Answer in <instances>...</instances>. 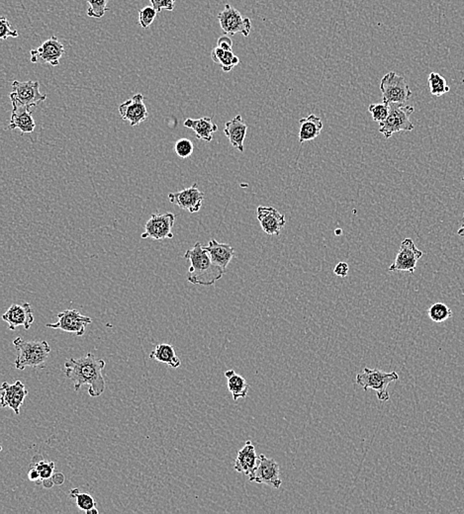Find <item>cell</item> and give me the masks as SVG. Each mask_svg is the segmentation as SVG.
<instances>
[{
  "instance_id": "6da1fadb",
  "label": "cell",
  "mask_w": 464,
  "mask_h": 514,
  "mask_svg": "<svg viewBox=\"0 0 464 514\" xmlns=\"http://www.w3.org/2000/svg\"><path fill=\"white\" fill-rule=\"evenodd\" d=\"M105 367V360L96 358L93 353H87L84 358H70L65 361V374L74 383L75 392L86 385L89 396L98 398L105 391V380L102 375Z\"/></svg>"
},
{
  "instance_id": "7a4b0ae2",
  "label": "cell",
  "mask_w": 464,
  "mask_h": 514,
  "mask_svg": "<svg viewBox=\"0 0 464 514\" xmlns=\"http://www.w3.org/2000/svg\"><path fill=\"white\" fill-rule=\"evenodd\" d=\"M185 259L190 260V267L187 281L193 285L212 286L220 280L226 270L212 262L201 243H196L192 250H186Z\"/></svg>"
},
{
  "instance_id": "3957f363",
  "label": "cell",
  "mask_w": 464,
  "mask_h": 514,
  "mask_svg": "<svg viewBox=\"0 0 464 514\" xmlns=\"http://www.w3.org/2000/svg\"><path fill=\"white\" fill-rule=\"evenodd\" d=\"M13 345L18 351L16 356V369L24 370L27 367H38L46 362L51 353V347L46 340H32L27 342L17 337L13 340Z\"/></svg>"
},
{
  "instance_id": "277c9868",
  "label": "cell",
  "mask_w": 464,
  "mask_h": 514,
  "mask_svg": "<svg viewBox=\"0 0 464 514\" xmlns=\"http://www.w3.org/2000/svg\"><path fill=\"white\" fill-rule=\"evenodd\" d=\"M415 108L401 103H391L389 114L387 118L379 123V132L384 138H389L395 133L411 132L414 130V124L410 116L414 113Z\"/></svg>"
},
{
  "instance_id": "5b68a950",
  "label": "cell",
  "mask_w": 464,
  "mask_h": 514,
  "mask_svg": "<svg viewBox=\"0 0 464 514\" xmlns=\"http://www.w3.org/2000/svg\"><path fill=\"white\" fill-rule=\"evenodd\" d=\"M399 380V375L395 371L384 372L379 369L364 368V371L357 375V383L364 389H371L376 392V396L380 401H389L388 387L392 382Z\"/></svg>"
},
{
  "instance_id": "8992f818",
  "label": "cell",
  "mask_w": 464,
  "mask_h": 514,
  "mask_svg": "<svg viewBox=\"0 0 464 514\" xmlns=\"http://www.w3.org/2000/svg\"><path fill=\"white\" fill-rule=\"evenodd\" d=\"M380 90L382 93L383 103L387 105L391 103L405 104L413 95L406 79L394 72H388L382 77Z\"/></svg>"
},
{
  "instance_id": "52a82bcc",
  "label": "cell",
  "mask_w": 464,
  "mask_h": 514,
  "mask_svg": "<svg viewBox=\"0 0 464 514\" xmlns=\"http://www.w3.org/2000/svg\"><path fill=\"white\" fill-rule=\"evenodd\" d=\"M218 20L221 29L228 36L242 34L247 38L252 31L251 19L244 17L235 7L231 6L230 4H226L225 8L218 14Z\"/></svg>"
},
{
  "instance_id": "ba28073f",
  "label": "cell",
  "mask_w": 464,
  "mask_h": 514,
  "mask_svg": "<svg viewBox=\"0 0 464 514\" xmlns=\"http://www.w3.org/2000/svg\"><path fill=\"white\" fill-rule=\"evenodd\" d=\"M47 99V95L40 91L38 81L13 82V93H10L11 102L20 103L23 106L30 108L37 106Z\"/></svg>"
},
{
  "instance_id": "9c48e42d",
  "label": "cell",
  "mask_w": 464,
  "mask_h": 514,
  "mask_svg": "<svg viewBox=\"0 0 464 514\" xmlns=\"http://www.w3.org/2000/svg\"><path fill=\"white\" fill-rule=\"evenodd\" d=\"M249 479V482L265 483L275 490H279L281 487L279 465L274 460L270 459L263 454L258 456V466Z\"/></svg>"
},
{
  "instance_id": "30bf717a",
  "label": "cell",
  "mask_w": 464,
  "mask_h": 514,
  "mask_svg": "<svg viewBox=\"0 0 464 514\" xmlns=\"http://www.w3.org/2000/svg\"><path fill=\"white\" fill-rule=\"evenodd\" d=\"M176 219L173 213L153 214L146 224L145 232L141 238H150L157 241L173 239V227Z\"/></svg>"
},
{
  "instance_id": "8fae6325",
  "label": "cell",
  "mask_w": 464,
  "mask_h": 514,
  "mask_svg": "<svg viewBox=\"0 0 464 514\" xmlns=\"http://www.w3.org/2000/svg\"><path fill=\"white\" fill-rule=\"evenodd\" d=\"M59 321L56 323H47V328L62 330L65 332L75 333L82 337L86 332V326L93 323L89 316H84L77 310L68 309L58 314Z\"/></svg>"
},
{
  "instance_id": "7c38bea8",
  "label": "cell",
  "mask_w": 464,
  "mask_h": 514,
  "mask_svg": "<svg viewBox=\"0 0 464 514\" xmlns=\"http://www.w3.org/2000/svg\"><path fill=\"white\" fill-rule=\"evenodd\" d=\"M423 255V251L417 248L413 239H405L400 245L394 262L389 267V271H406L413 274Z\"/></svg>"
},
{
  "instance_id": "4fadbf2b",
  "label": "cell",
  "mask_w": 464,
  "mask_h": 514,
  "mask_svg": "<svg viewBox=\"0 0 464 514\" xmlns=\"http://www.w3.org/2000/svg\"><path fill=\"white\" fill-rule=\"evenodd\" d=\"M65 53L63 45L55 36L51 37L50 39L45 41L41 46L38 47L36 50L30 51L32 63H49L53 67L59 65L60 60L65 55Z\"/></svg>"
},
{
  "instance_id": "5bb4252c",
  "label": "cell",
  "mask_w": 464,
  "mask_h": 514,
  "mask_svg": "<svg viewBox=\"0 0 464 514\" xmlns=\"http://www.w3.org/2000/svg\"><path fill=\"white\" fill-rule=\"evenodd\" d=\"M171 203L178 206L181 210L188 211L190 214L199 212L204 200V193L197 188V183H194L190 188L181 190L180 192L169 194Z\"/></svg>"
},
{
  "instance_id": "9a60e30c",
  "label": "cell",
  "mask_w": 464,
  "mask_h": 514,
  "mask_svg": "<svg viewBox=\"0 0 464 514\" xmlns=\"http://www.w3.org/2000/svg\"><path fill=\"white\" fill-rule=\"evenodd\" d=\"M144 100V95L138 93L118 108L122 120L130 122L131 127H138L148 118V110Z\"/></svg>"
},
{
  "instance_id": "2e32d148",
  "label": "cell",
  "mask_w": 464,
  "mask_h": 514,
  "mask_svg": "<svg viewBox=\"0 0 464 514\" xmlns=\"http://www.w3.org/2000/svg\"><path fill=\"white\" fill-rule=\"evenodd\" d=\"M28 391L22 382L16 381L14 384L4 382L1 386L0 405L1 408H10L16 415L20 414L21 405L24 403Z\"/></svg>"
},
{
  "instance_id": "e0dca14e",
  "label": "cell",
  "mask_w": 464,
  "mask_h": 514,
  "mask_svg": "<svg viewBox=\"0 0 464 514\" xmlns=\"http://www.w3.org/2000/svg\"><path fill=\"white\" fill-rule=\"evenodd\" d=\"M2 320L6 321L10 330H15L17 326H24L25 330H29L34 323L31 305L29 303L13 304L2 316Z\"/></svg>"
},
{
  "instance_id": "ac0fdd59",
  "label": "cell",
  "mask_w": 464,
  "mask_h": 514,
  "mask_svg": "<svg viewBox=\"0 0 464 514\" xmlns=\"http://www.w3.org/2000/svg\"><path fill=\"white\" fill-rule=\"evenodd\" d=\"M258 220L261 229L270 236H279L282 227L285 226L284 215L280 214L277 209L258 206Z\"/></svg>"
},
{
  "instance_id": "d6986e66",
  "label": "cell",
  "mask_w": 464,
  "mask_h": 514,
  "mask_svg": "<svg viewBox=\"0 0 464 514\" xmlns=\"http://www.w3.org/2000/svg\"><path fill=\"white\" fill-rule=\"evenodd\" d=\"M13 103V110L8 130L13 131L18 129L22 135L34 132L36 124L33 119L30 108L23 106L20 103Z\"/></svg>"
},
{
  "instance_id": "ffe728a7",
  "label": "cell",
  "mask_w": 464,
  "mask_h": 514,
  "mask_svg": "<svg viewBox=\"0 0 464 514\" xmlns=\"http://www.w3.org/2000/svg\"><path fill=\"white\" fill-rule=\"evenodd\" d=\"M258 463V457L256 455V447H254L252 441H247L244 447L238 452L234 469L238 473L249 476L256 470Z\"/></svg>"
},
{
  "instance_id": "44dd1931",
  "label": "cell",
  "mask_w": 464,
  "mask_h": 514,
  "mask_svg": "<svg viewBox=\"0 0 464 514\" xmlns=\"http://www.w3.org/2000/svg\"><path fill=\"white\" fill-rule=\"evenodd\" d=\"M248 125L245 123L241 115H237L234 119L226 123L224 134L229 138L231 145L239 152H244V142L246 138Z\"/></svg>"
},
{
  "instance_id": "7402d4cb",
  "label": "cell",
  "mask_w": 464,
  "mask_h": 514,
  "mask_svg": "<svg viewBox=\"0 0 464 514\" xmlns=\"http://www.w3.org/2000/svg\"><path fill=\"white\" fill-rule=\"evenodd\" d=\"M203 248L208 253L212 262L224 270L227 269L228 265L235 255V250L232 246L218 243L216 239H211L208 246H203Z\"/></svg>"
},
{
  "instance_id": "603a6c76",
  "label": "cell",
  "mask_w": 464,
  "mask_h": 514,
  "mask_svg": "<svg viewBox=\"0 0 464 514\" xmlns=\"http://www.w3.org/2000/svg\"><path fill=\"white\" fill-rule=\"evenodd\" d=\"M186 128L190 129L195 133L197 140L210 143L213 140V134L218 131V126L212 122L210 117H203L200 119H186Z\"/></svg>"
},
{
  "instance_id": "cb8c5ba5",
  "label": "cell",
  "mask_w": 464,
  "mask_h": 514,
  "mask_svg": "<svg viewBox=\"0 0 464 514\" xmlns=\"http://www.w3.org/2000/svg\"><path fill=\"white\" fill-rule=\"evenodd\" d=\"M300 131H299V143L308 142V140H315L316 138L321 135L323 130V122L319 117L314 114H311L305 118L300 119Z\"/></svg>"
},
{
  "instance_id": "d4e9b609",
  "label": "cell",
  "mask_w": 464,
  "mask_h": 514,
  "mask_svg": "<svg viewBox=\"0 0 464 514\" xmlns=\"http://www.w3.org/2000/svg\"><path fill=\"white\" fill-rule=\"evenodd\" d=\"M225 377L227 378L228 389L232 394L233 400L238 401L248 396L249 385L244 377L238 375L234 370L226 371Z\"/></svg>"
},
{
  "instance_id": "484cf974",
  "label": "cell",
  "mask_w": 464,
  "mask_h": 514,
  "mask_svg": "<svg viewBox=\"0 0 464 514\" xmlns=\"http://www.w3.org/2000/svg\"><path fill=\"white\" fill-rule=\"evenodd\" d=\"M150 358L167 364L173 368H178L181 365L180 359L176 355V349L171 344L157 345L155 351L150 352Z\"/></svg>"
},
{
  "instance_id": "4316f807",
  "label": "cell",
  "mask_w": 464,
  "mask_h": 514,
  "mask_svg": "<svg viewBox=\"0 0 464 514\" xmlns=\"http://www.w3.org/2000/svg\"><path fill=\"white\" fill-rule=\"evenodd\" d=\"M211 58L214 63L220 65L224 72H229L240 63V58L233 51H225L216 47L211 51Z\"/></svg>"
},
{
  "instance_id": "83f0119b",
  "label": "cell",
  "mask_w": 464,
  "mask_h": 514,
  "mask_svg": "<svg viewBox=\"0 0 464 514\" xmlns=\"http://www.w3.org/2000/svg\"><path fill=\"white\" fill-rule=\"evenodd\" d=\"M428 81V86H430L431 95L433 96L440 97V96L447 95L451 90L446 79L440 76L438 72H431Z\"/></svg>"
},
{
  "instance_id": "f1b7e54d",
  "label": "cell",
  "mask_w": 464,
  "mask_h": 514,
  "mask_svg": "<svg viewBox=\"0 0 464 514\" xmlns=\"http://www.w3.org/2000/svg\"><path fill=\"white\" fill-rule=\"evenodd\" d=\"M428 318L437 323H444V321L449 320L454 316L451 307H447L446 304H442V303H435V304L432 305L428 309Z\"/></svg>"
},
{
  "instance_id": "f546056e",
  "label": "cell",
  "mask_w": 464,
  "mask_h": 514,
  "mask_svg": "<svg viewBox=\"0 0 464 514\" xmlns=\"http://www.w3.org/2000/svg\"><path fill=\"white\" fill-rule=\"evenodd\" d=\"M70 497L77 501V506L86 513L96 508V502L93 497L89 494H86V492H79V489L70 490Z\"/></svg>"
},
{
  "instance_id": "4dcf8cb0",
  "label": "cell",
  "mask_w": 464,
  "mask_h": 514,
  "mask_svg": "<svg viewBox=\"0 0 464 514\" xmlns=\"http://www.w3.org/2000/svg\"><path fill=\"white\" fill-rule=\"evenodd\" d=\"M89 8L87 9V16L93 18H102L109 10L108 2L109 0H86Z\"/></svg>"
},
{
  "instance_id": "1f68e13d",
  "label": "cell",
  "mask_w": 464,
  "mask_h": 514,
  "mask_svg": "<svg viewBox=\"0 0 464 514\" xmlns=\"http://www.w3.org/2000/svg\"><path fill=\"white\" fill-rule=\"evenodd\" d=\"M173 149L176 154L180 159H185L193 154L194 145H193L192 140H188V138H180V140H176Z\"/></svg>"
},
{
  "instance_id": "d6a6232c",
  "label": "cell",
  "mask_w": 464,
  "mask_h": 514,
  "mask_svg": "<svg viewBox=\"0 0 464 514\" xmlns=\"http://www.w3.org/2000/svg\"><path fill=\"white\" fill-rule=\"evenodd\" d=\"M157 11L153 6H146L139 11V23L144 29H147L154 23Z\"/></svg>"
},
{
  "instance_id": "836d02e7",
  "label": "cell",
  "mask_w": 464,
  "mask_h": 514,
  "mask_svg": "<svg viewBox=\"0 0 464 514\" xmlns=\"http://www.w3.org/2000/svg\"><path fill=\"white\" fill-rule=\"evenodd\" d=\"M369 113L371 114L373 121L381 123L384 120L387 118L389 114V105L385 103H379V104H371L369 107Z\"/></svg>"
},
{
  "instance_id": "e575fe53",
  "label": "cell",
  "mask_w": 464,
  "mask_h": 514,
  "mask_svg": "<svg viewBox=\"0 0 464 514\" xmlns=\"http://www.w3.org/2000/svg\"><path fill=\"white\" fill-rule=\"evenodd\" d=\"M31 467L37 468V470L41 474L42 480H45V479H49L53 476L56 464L53 461L46 462L43 459H40L39 461L35 462L34 464L31 465Z\"/></svg>"
},
{
  "instance_id": "d590c367",
  "label": "cell",
  "mask_w": 464,
  "mask_h": 514,
  "mask_svg": "<svg viewBox=\"0 0 464 514\" xmlns=\"http://www.w3.org/2000/svg\"><path fill=\"white\" fill-rule=\"evenodd\" d=\"M19 36L17 30H13L11 28V24L9 21L6 19L4 16L0 18V38L1 40L8 39L9 37L11 38H17Z\"/></svg>"
},
{
  "instance_id": "8d00e7d4",
  "label": "cell",
  "mask_w": 464,
  "mask_h": 514,
  "mask_svg": "<svg viewBox=\"0 0 464 514\" xmlns=\"http://www.w3.org/2000/svg\"><path fill=\"white\" fill-rule=\"evenodd\" d=\"M176 1V0H150L152 6L157 11V13H161L162 9L173 11Z\"/></svg>"
},
{
  "instance_id": "74e56055",
  "label": "cell",
  "mask_w": 464,
  "mask_h": 514,
  "mask_svg": "<svg viewBox=\"0 0 464 514\" xmlns=\"http://www.w3.org/2000/svg\"><path fill=\"white\" fill-rule=\"evenodd\" d=\"M217 47L225 51H233V41L229 36H222L217 41Z\"/></svg>"
},
{
  "instance_id": "f35d334b",
  "label": "cell",
  "mask_w": 464,
  "mask_h": 514,
  "mask_svg": "<svg viewBox=\"0 0 464 514\" xmlns=\"http://www.w3.org/2000/svg\"><path fill=\"white\" fill-rule=\"evenodd\" d=\"M348 270H350V266H348V264L340 262V264H337V266L334 267V273L337 276L343 277H343L348 276Z\"/></svg>"
},
{
  "instance_id": "ab89813d",
  "label": "cell",
  "mask_w": 464,
  "mask_h": 514,
  "mask_svg": "<svg viewBox=\"0 0 464 514\" xmlns=\"http://www.w3.org/2000/svg\"><path fill=\"white\" fill-rule=\"evenodd\" d=\"M28 478H29V480L31 481V482L36 483L37 485L43 482V480H42L41 478V474H40V472L38 471L37 468H35V467H32V468L30 469L29 473H28Z\"/></svg>"
},
{
  "instance_id": "60d3db41",
  "label": "cell",
  "mask_w": 464,
  "mask_h": 514,
  "mask_svg": "<svg viewBox=\"0 0 464 514\" xmlns=\"http://www.w3.org/2000/svg\"><path fill=\"white\" fill-rule=\"evenodd\" d=\"M52 479H53L54 483H55L56 485H63L65 480V476H63V474L62 473H54Z\"/></svg>"
},
{
  "instance_id": "b9f144b4",
  "label": "cell",
  "mask_w": 464,
  "mask_h": 514,
  "mask_svg": "<svg viewBox=\"0 0 464 514\" xmlns=\"http://www.w3.org/2000/svg\"><path fill=\"white\" fill-rule=\"evenodd\" d=\"M42 485H43L45 489H51V488H53L54 485H55V483H54L53 479L49 478L45 479L43 482H42Z\"/></svg>"
},
{
  "instance_id": "7bdbcfd3",
  "label": "cell",
  "mask_w": 464,
  "mask_h": 514,
  "mask_svg": "<svg viewBox=\"0 0 464 514\" xmlns=\"http://www.w3.org/2000/svg\"><path fill=\"white\" fill-rule=\"evenodd\" d=\"M458 234L459 236H463V238H464V214H463V226H461V229L458 230Z\"/></svg>"
},
{
  "instance_id": "ee69618b",
  "label": "cell",
  "mask_w": 464,
  "mask_h": 514,
  "mask_svg": "<svg viewBox=\"0 0 464 514\" xmlns=\"http://www.w3.org/2000/svg\"><path fill=\"white\" fill-rule=\"evenodd\" d=\"M463 183H464V176H463Z\"/></svg>"
}]
</instances>
